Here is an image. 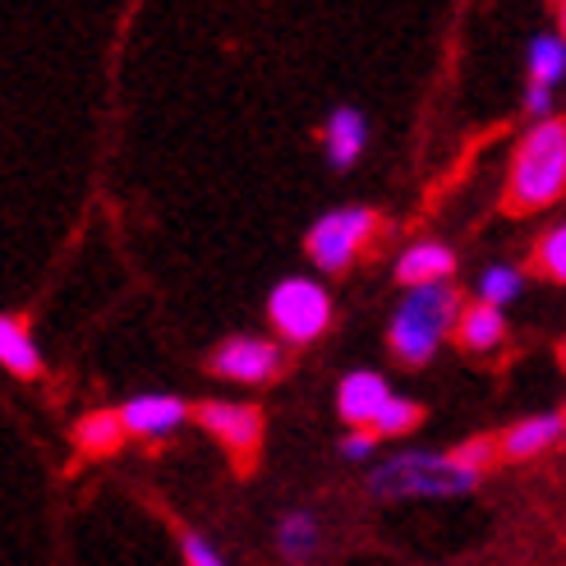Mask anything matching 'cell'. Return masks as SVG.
<instances>
[{"label":"cell","mask_w":566,"mask_h":566,"mask_svg":"<svg viewBox=\"0 0 566 566\" xmlns=\"http://www.w3.org/2000/svg\"><path fill=\"white\" fill-rule=\"evenodd\" d=\"M268 314L276 323V332L286 342H318L332 323V300L318 281H304V276H291L281 281L268 300Z\"/></svg>","instance_id":"277c9868"},{"label":"cell","mask_w":566,"mask_h":566,"mask_svg":"<svg viewBox=\"0 0 566 566\" xmlns=\"http://www.w3.org/2000/svg\"><path fill=\"white\" fill-rule=\"evenodd\" d=\"M391 401V391L378 374H350L342 382V391H336V406H342L346 423H355L359 433H369V423L382 415V406Z\"/></svg>","instance_id":"ba28073f"},{"label":"cell","mask_w":566,"mask_h":566,"mask_svg":"<svg viewBox=\"0 0 566 566\" xmlns=\"http://www.w3.org/2000/svg\"><path fill=\"white\" fill-rule=\"evenodd\" d=\"M212 369L235 382H268L281 374V350L272 342H259V336H240V342H226L212 355Z\"/></svg>","instance_id":"52a82bcc"},{"label":"cell","mask_w":566,"mask_h":566,"mask_svg":"<svg viewBox=\"0 0 566 566\" xmlns=\"http://www.w3.org/2000/svg\"><path fill=\"white\" fill-rule=\"evenodd\" d=\"M548 102H553L548 88H530V93H525V106L534 111V116H548Z\"/></svg>","instance_id":"cb8c5ba5"},{"label":"cell","mask_w":566,"mask_h":566,"mask_svg":"<svg viewBox=\"0 0 566 566\" xmlns=\"http://www.w3.org/2000/svg\"><path fill=\"white\" fill-rule=\"evenodd\" d=\"M566 189V120L534 125L512 161V185H506V208L534 212L548 208Z\"/></svg>","instance_id":"6da1fadb"},{"label":"cell","mask_w":566,"mask_h":566,"mask_svg":"<svg viewBox=\"0 0 566 566\" xmlns=\"http://www.w3.org/2000/svg\"><path fill=\"white\" fill-rule=\"evenodd\" d=\"M562 419L566 415H534V419H521L516 429H506L497 438L502 461H530V457H539V451H548L562 438Z\"/></svg>","instance_id":"30bf717a"},{"label":"cell","mask_w":566,"mask_h":566,"mask_svg":"<svg viewBox=\"0 0 566 566\" xmlns=\"http://www.w3.org/2000/svg\"><path fill=\"white\" fill-rule=\"evenodd\" d=\"M0 359H6V369L19 374V378H38L42 374V359H38L33 342H28V327L14 314L0 318Z\"/></svg>","instance_id":"5bb4252c"},{"label":"cell","mask_w":566,"mask_h":566,"mask_svg":"<svg viewBox=\"0 0 566 566\" xmlns=\"http://www.w3.org/2000/svg\"><path fill=\"white\" fill-rule=\"evenodd\" d=\"M342 451H346V457H350V461H359V457H369V451H374V433H350Z\"/></svg>","instance_id":"603a6c76"},{"label":"cell","mask_w":566,"mask_h":566,"mask_svg":"<svg viewBox=\"0 0 566 566\" xmlns=\"http://www.w3.org/2000/svg\"><path fill=\"white\" fill-rule=\"evenodd\" d=\"M451 457H457L461 465H470V470L479 474V470H484V465L493 461V442H489V438H474V442H465V447L451 451Z\"/></svg>","instance_id":"44dd1931"},{"label":"cell","mask_w":566,"mask_h":566,"mask_svg":"<svg viewBox=\"0 0 566 566\" xmlns=\"http://www.w3.org/2000/svg\"><path fill=\"white\" fill-rule=\"evenodd\" d=\"M198 419H203L226 447H231V457L240 461V470L253 465V457H259V447H263V415L259 410L235 406V401H208V406H198Z\"/></svg>","instance_id":"8992f818"},{"label":"cell","mask_w":566,"mask_h":566,"mask_svg":"<svg viewBox=\"0 0 566 566\" xmlns=\"http://www.w3.org/2000/svg\"><path fill=\"white\" fill-rule=\"evenodd\" d=\"M185 557H189V566H221V557L212 553V544L198 539L193 530H185Z\"/></svg>","instance_id":"7402d4cb"},{"label":"cell","mask_w":566,"mask_h":566,"mask_svg":"<svg viewBox=\"0 0 566 566\" xmlns=\"http://www.w3.org/2000/svg\"><path fill=\"white\" fill-rule=\"evenodd\" d=\"M120 419L138 438H161V433L180 429L189 419V410H185V401H176V396H134V401L120 410Z\"/></svg>","instance_id":"9c48e42d"},{"label":"cell","mask_w":566,"mask_h":566,"mask_svg":"<svg viewBox=\"0 0 566 566\" xmlns=\"http://www.w3.org/2000/svg\"><path fill=\"white\" fill-rule=\"evenodd\" d=\"M125 419H120V410H97V415H88V419H78V429H74V442H78V451L83 457H111L120 442H125Z\"/></svg>","instance_id":"7c38bea8"},{"label":"cell","mask_w":566,"mask_h":566,"mask_svg":"<svg viewBox=\"0 0 566 566\" xmlns=\"http://www.w3.org/2000/svg\"><path fill=\"white\" fill-rule=\"evenodd\" d=\"M457 268V259H451L447 244H415L401 253V263H396V276L406 281L410 291L419 286H442V276Z\"/></svg>","instance_id":"8fae6325"},{"label":"cell","mask_w":566,"mask_h":566,"mask_svg":"<svg viewBox=\"0 0 566 566\" xmlns=\"http://www.w3.org/2000/svg\"><path fill=\"white\" fill-rule=\"evenodd\" d=\"M457 291L451 286H419L406 295V304L396 308V318H391V350L396 359H406V364H423V359H433L438 342L447 336V327H461L457 323Z\"/></svg>","instance_id":"7a4b0ae2"},{"label":"cell","mask_w":566,"mask_h":566,"mask_svg":"<svg viewBox=\"0 0 566 566\" xmlns=\"http://www.w3.org/2000/svg\"><path fill=\"white\" fill-rule=\"evenodd\" d=\"M423 415H419V406L415 401H401V396H391V401L382 406V415L369 423V433L374 438H391V433H410L415 423H419Z\"/></svg>","instance_id":"e0dca14e"},{"label":"cell","mask_w":566,"mask_h":566,"mask_svg":"<svg viewBox=\"0 0 566 566\" xmlns=\"http://www.w3.org/2000/svg\"><path fill=\"white\" fill-rule=\"evenodd\" d=\"M378 217L369 208H342L327 212L314 231H308V259H314L323 272H342L355 263V253L374 240Z\"/></svg>","instance_id":"5b68a950"},{"label":"cell","mask_w":566,"mask_h":566,"mask_svg":"<svg viewBox=\"0 0 566 566\" xmlns=\"http://www.w3.org/2000/svg\"><path fill=\"white\" fill-rule=\"evenodd\" d=\"M314 544H318V525L308 521V516H291L286 530H281V553L295 557V562L314 553Z\"/></svg>","instance_id":"d6986e66"},{"label":"cell","mask_w":566,"mask_h":566,"mask_svg":"<svg viewBox=\"0 0 566 566\" xmlns=\"http://www.w3.org/2000/svg\"><path fill=\"white\" fill-rule=\"evenodd\" d=\"M516 295H521V276H516L512 268H493V272L484 276V304L502 308L506 300H516Z\"/></svg>","instance_id":"ffe728a7"},{"label":"cell","mask_w":566,"mask_h":566,"mask_svg":"<svg viewBox=\"0 0 566 566\" xmlns=\"http://www.w3.org/2000/svg\"><path fill=\"white\" fill-rule=\"evenodd\" d=\"M364 134L369 129H364L359 111H336V116L327 120V157H332V166H342L346 171V166L364 153Z\"/></svg>","instance_id":"9a60e30c"},{"label":"cell","mask_w":566,"mask_h":566,"mask_svg":"<svg viewBox=\"0 0 566 566\" xmlns=\"http://www.w3.org/2000/svg\"><path fill=\"white\" fill-rule=\"evenodd\" d=\"M534 268H539L544 276H553V281H566V226H557V231H548L539 240V249H534Z\"/></svg>","instance_id":"ac0fdd59"},{"label":"cell","mask_w":566,"mask_h":566,"mask_svg":"<svg viewBox=\"0 0 566 566\" xmlns=\"http://www.w3.org/2000/svg\"><path fill=\"white\" fill-rule=\"evenodd\" d=\"M474 470L461 465L457 457H433V451H415V457H396L387 461L369 489L378 497H451V493H470L474 489Z\"/></svg>","instance_id":"3957f363"},{"label":"cell","mask_w":566,"mask_h":566,"mask_svg":"<svg viewBox=\"0 0 566 566\" xmlns=\"http://www.w3.org/2000/svg\"><path fill=\"white\" fill-rule=\"evenodd\" d=\"M562 74H566V42L539 38L530 46V78H534V88H548V83H557Z\"/></svg>","instance_id":"2e32d148"},{"label":"cell","mask_w":566,"mask_h":566,"mask_svg":"<svg viewBox=\"0 0 566 566\" xmlns=\"http://www.w3.org/2000/svg\"><path fill=\"white\" fill-rule=\"evenodd\" d=\"M562 364H566V342H562Z\"/></svg>","instance_id":"d4e9b609"},{"label":"cell","mask_w":566,"mask_h":566,"mask_svg":"<svg viewBox=\"0 0 566 566\" xmlns=\"http://www.w3.org/2000/svg\"><path fill=\"white\" fill-rule=\"evenodd\" d=\"M562 28H566V10H562Z\"/></svg>","instance_id":"484cf974"},{"label":"cell","mask_w":566,"mask_h":566,"mask_svg":"<svg viewBox=\"0 0 566 566\" xmlns=\"http://www.w3.org/2000/svg\"><path fill=\"white\" fill-rule=\"evenodd\" d=\"M461 346L465 350H497L502 346V336H506V323H502V308H493V304H470L465 314H461Z\"/></svg>","instance_id":"4fadbf2b"}]
</instances>
